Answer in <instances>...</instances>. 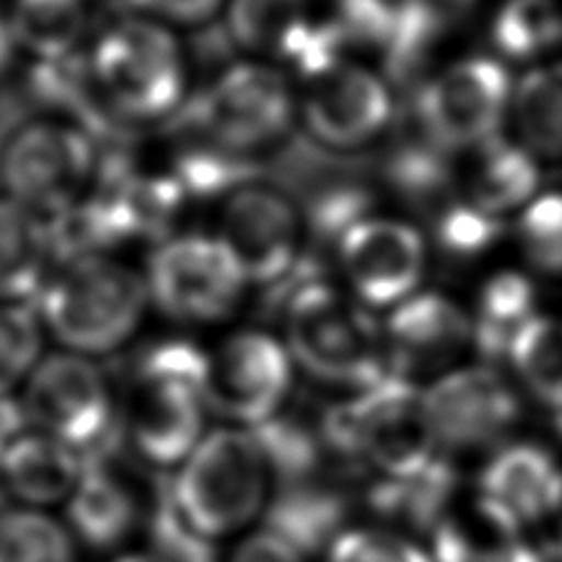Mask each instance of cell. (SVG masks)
Here are the masks:
<instances>
[{
  "mask_svg": "<svg viewBox=\"0 0 562 562\" xmlns=\"http://www.w3.org/2000/svg\"><path fill=\"white\" fill-rule=\"evenodd\" d=\"M514 82L488 57H469L435 75L419 92V124L441 150L479 148L494 140L510 114Z\"/></svg>",
  "mask_w": 562,
  "mask_h": 562,
  "instance_id": "5bb4252c",
  "label": "cell"
},
{
  "mask_svg": "<svg viewBox=\"0 0 562 562\" xmlns=\"http://www.w3.org/2000/svg\"><path fill=\"white\" fill-rule=\"evenodd\" d=\"M533 301L536 289L526 277L516 272L491 277L479 296L474 344L484 348L488 356L508 353L510 340L536 316Z\"/></svg>",
  "mask_w": 562,
  "mask_h": 562,
  "instance_id": "f546056e",
  "label": "cell"
},
{
  "mask_svg": "<svg viewBox=\"0 0 562 562\" xmlns=\"http://www.w3.org/2000/svg\"><path fill=\"white\" fill-rule=\"evenodd\" d=\"M132 13L154 18L170 27H200L215 20L229 0H126Z\"/></svg>",
  "mask_w": 562,
  "mask_h": 562,
  "instance_id": "f35d334b",
  "label": "cell"
},
{
  "mask_svg": "<svg viewBox=\"0 0 562 562\" xmlns=\"http://www.w3.org/2000/svg\"><path fill=\"white\" fill-rule=\"evenodd\" d=\"M393 116L395 99L385 77L348 57L304 79L299 94V124L334 154L373 146Z\"/></svg>",
  "mask_w": 562,
  "mask_h": 562,
  "instance_id": "4fadbf2b",
  "label": "cell"
},
{
  "mask_svg": "<svg viewBox=\"0 0 562 562\" xmlns=\"http://www.w3.org/2000/svg\"><path fill=\"white\" fill-rule=\"evenodd\" d=\"M10 25L20 49L35 59L79 53L89 27V0H15Z\"/></svg>",
  "mask_w": 562,
  "mask_h": 562,
  "instance_id": "4316f807",
  "label": "cell"
},
{
  "mask_svg": "<svg viewBox=\"0 0 562 562\" xmlns=\"http://www.w3.org/2000/svg\"><path fill=\"white\" fill-rule=\"evenodd\" d=\"M306 558L326 550L350 528V498L336 481L321 474L281 484L269 504L265 524Z\"/></svg>",
  "mask_w": 562,
  "mask_h": 562,
  "instance_id": "7402d4cb",
  "label": "cell"
},
{
  "mask_svg": "<svg viewBox=\"0 0 562 562\" xmlns=\"http://www.w3.org/2000/svg\"><path fill=\"white\" fill-rule=\"evenodd\" d=\"M429 540L431 562H536V546L479 501L469 514L451 510Z\"/></svg>",
  "mask_w": 562,
  "mask_h": 562,
  "instance_id": "cb8c5ba5",
  "label": "cell"
},
{
  "mask_svg": "<svg viewBox=\"0 0 562 562\" xmlns=\"http://www.w3.org/2000/svg\"><path fill=\"white\" fill-rule=\"evenodd\" d=\"M321 435L336 461L373 476H413L441 457L425 390L400 375L328 407Z\"/></svg>",
  "mask_w": 562,
  "mask_h": 562,
  "instance_id": "8992f818",
  "label": "cell"
},
{
  "mask_svg": "<svg viewBox=\"0 0 562 562\" xmlns=\"http://www.w3.org/2000/svg\"><path fill=\"white\" fill-rule=\"evenodd\" d=\"M144 277L150 304L176 324L193 326L220 324L233 316L249 286L245 269L217 233L160 239Z\"/></svg>",
  "mask_w": 562,
  "mask_h": 562,
  "instance_id": "30bf717a",
  "label": "cell"
},
{
  "mask_svg": "<svg viewBox=\"0 0 562 562\" xmlns=\"http://www.w3.org/2000/svg\"><path fill=\"white\" fill-rule=\"evenodd\" d=\"M518 243L540 272L562 274V193H543L524 207Z\"/></svg>",
  "mask_w": 562,
  "mask_h": 562,
  "instance_id": "e575fe53",
  "label": "cell"
},
{
  "mask_svg": "<svg viewBox=\"0 0 562 562\" xmlns=\"http://www.w3.org/2000/svg\"><path fill=\"white\" fill-rule=\"evenodd\" d=\"M536 562H562V530L546 543L536 546Z\"/></svg>",
  "mask_w": 562,
  "mask_h": 562,
  "instance_id": "7bdbcfd3",
  "label": "cell"
},
{
  "mask_svg": "<svg viewBox=\"0 0 562 562\" xmlns=\"http://www.w3.org/2000/svg\"><path fill=\"white\" fill-rule=\"evenodd\" d=\"M281 330L296 368L324 385L360 393L393 375L383 328L370 308L316 267H304L279 286Z\"/></svg>",
  "mask_w": 562,
  "mask_h": 562,
  "instance_id": "6da1fadb",
  "label": "cell"
},
{
  "mask_svg": "<svg viewBox=\"0 0 562 562\" xmlns=\"http://www.w3.org/2000/svg\"><path fill=\"white\" fill-rule=\"evenodd\" d=\"M20 400L30 427L65 441L85 459L124 445L119 400L94 358L69 350L45 356Z\"/></svg>",
  "mask_w": 562,
  "mask_h": 562,
  "instance_id": "9c48e42d",
  "label": "cell"
},
{
  "mask_svg": "<svg viewBox=\"0 0 562 562\" xmlns=\"http://www.w3.org/2000/svg\"><path fill=\"white\" fill-rule=\"evenodd\" d=\"M82 471L85 457L77 449L30 427L0 461V484L15 506L65 508Z\"/></svg>",
  "mask_w": 562,
  "mask_h": 562,
  "instance_id": "44dd1931",
  "label": "cell"
},
{
  "mask_svg": "<svg viewBox=\"0 0 562 562\" xmlns=\"http://www.w3.org/2000/svg\"><path fill=\"white\" fill-rule=\"evenodd\" d=\"M457 486L454 467L441 457L413 476H373L363 496L368 514L373 518L370 526L413 540L417 536H431L451 514Z\"/></svg>",
  "mask_w": 562,
  "mask_h": 562,
  "instance_id": "ffe728a7",
  "label": "cell"
},
{
  "mask_svg": "<svg viewBox=\"0 0 562 562\" xmlns=\"http://www.w3.org/2000/svg\"><path fill=\"white\" fill-rule=\"evenodd\" d=\"M538 186V158L518 140L494 138L479 146V158L469 176L467 200L481 213L498 220L501 215L533 203Z\"/></svg>",
  "mask_w": 562,
  "mask_h": 562,
  "instance_id": "d4e9b609",
  "label": "cell"
},
{
  "mask_svg": "<svg viewBox=\"0 0 562 562\" xmlns=\"http://www.w3.org/2000/svg\"><path fill=\"white\" fill-rule=\"evenodd\" d=\"M491 33L504 55L536 59L562 40V10L555 0H506Z\"/></svg>",
  "mask_w": 562,
  "mask_h": 562,
  "instance_id": "4dcf8cb0",
  "label": "cell"
},
{
  "mask_svg": "<svg viewBox=\"0 0 562 562\" xmlns=\"http://www.w3.org/2000/svg\"><path fill=\"white\" fill-rule=\"evenodd\" d=\"M178 119L188 136L259 164L294 132L299 97L277 67L249 59L227 65Z\"/></svg>",
  "mask_w": 562,
  "mask_h": 562,
  "instance_id": "52a82bcc",
  "label": "cell"
},
{
  "mask_svg": "<svg viewBox=\"0 0 562 562\" xmlns=\"http://www.w3.org/2000/svg\"><path fill=\"white\" fill-rule=\"evenodd\" d=\"M119 447L85 459L82 479L65 504L67 528L94 550H116L144 533L166 488L146 501L138 479L119 459Z\"/></svg>",
  "mask_w": 562,
  "mask_h": 562,
  "instance_id": "2e32d148",
  "label": "cell"
},
{
  "mask_svg": "<svg viewBox=\"0 0 562 562\" xmlns=\"http://www.w3.org/2000/svg\"><path fill=\"white\" fill-rule=\"evenodd\" d=\"M294 358L284 340L247 328L207 350L205 403L223 425L255 429L284 413L294 385Z\"/></svg>",
  "mask_w": 562,
  "mask_h": 562,
  "instance_id": "8fae6325",
  "label": "cell"
},
{
  "mask_svg": "<svg viewBox=\"0 0 562 562\" xmlns=\"http://www.w3.org/2000/svg\"><path fill=\"white\" fill-rule=\"evenodd\" d=\"M441 451H474L506 437L520 415L518 397L491 368H454L425 387Z\"/></svg>",
  "mask_w": 562,
  "mask_h": 562,
  "instance_id": "e0dca14e",
  "label": "cell"
},
{
  "mask_svg": "<svg viewBox=\"0 0 562 562\" xmlns=\"http://www.w3.org/2000/svg\"><path fill=\"white\" fill-rule=\"evenodd\" d=\"M18 49L20 47L13 33V25H10V20L5 15H0V79L10 72V67H13Z\"/></svg>",
  "mask_w": 562,
  "mask_h": 562,
  "instance_id": "b9f144b4",
  "label": "cell"
},
{
  "mask_svg": "<svg viewBox=\"0 0 562 562\" xmlns=\"http://www.w3.org/2000/svg\"><path fill=\"white\" fill-rule=\"evenodd\" d=\"M479 504L524 533L562 506V469L543 447L510 445L479 479Z\"/></svg>",
  "mask_w": 562,
  "mask_h": 562,
  "instance_id": "d6986e66",
  "label": "cell"
},
{
  "mask_svg": "<svg viewBox=\"0 0 562 562\" xmlns=\"http://www.w3.org/2000/svg\"><path fill=\"white\" fill-rule=\"evenodd\" d=\"M30 429L23 400L13 390L0 387V461L5 459L10 447Z\"/></svg>",
  "mask_w": 562,
  "mask_h": 562,
  "instance_id": "60d3db41",
  "label": "cell"
},
{
  "mask_svg": "<svg viewBox=\"0 0 562 562\" xmlns=\"http://www.w3.org/2000/svg\"><path fill=\"white\" fill-rule=\"evenodd\" d=\"M97 136L63 116L30 119L0 148L3 195L53 220L75 207L97 178Z\"/></svg>",
  "mask_w": 562,
  "mask_h": 562,
  "instance_id": "ba28073f",
  "label": "cell"
},
{
  "mask_svg": "<svg viewBox=\"0 0 562 562\" xmlns=\"http://www.w3.org/2000/svg\"><path fill=\"white\" fill-rule=\"evenodd\" d=\"M75 540L49 510L0 508V562H77Z\"/></svg>",
  "mask_w": 562,
  "mask_h": 562,
  "instance_id": "f1b7e54d",
  "label": "cell"
},
{
  "mask_svg": "<svg viewBox=\"0 0 562 562\" xmlns=\"http://www.w3.org/2000/svg\"><path fill=\"white\" fill-rule=\"evenodd\" d=\"M506 356L528 393L562 413V321L536 314L510 340Z\"/></svg>",
  "mask_w": 562,
  "mask_h": 562,
  "instance_id": "83f0119b",
  "label": "cell"
},
{
  "mask_svg": "<svg viewBox=\"0 0 562 562\" xmlns=\"http://www.w3.org/2000/svg\"><path fill=\"white\" fill-rule=\"evenodd\" d=\"M45 326L33 301L0 304V387L13 390L43 360Z\"/></svg>",
  "mask_w": 562,
  "mask_h": 562,
  "instance_id": "1f68e13d",
  "label": "cell"
},
{
  "mask_svg": "<svg viewBox=\"0 0 562 562\" xmlns=\"http://www.w3.org/2000/svg\"><path fill=\"white\" fill-rule=\"evenodd\" d=\"M439 146L397 148L387 160V178L400 193L413 200H429L447 183V168L439 158Z\"/></svg>",
  "mask_w": 562,
  "mask_h": 562,
  "instance_id": "8d00e7d4",
  "label": "cell"
},
{
  "mask_svg": "<svg viewBox=\"0 0 562 562\" xmlns=\"http://www.w3.org/2000/svg\"><path fill=\"white\" fill-rule=\"evenodd\" d=\"M324 562H431V555L413 538L363 524L350 526L326 550Z\"/></svg>",
  "mask_w": 562,
  "mask_h": 562,
  "instance_id": "d590c367",
  "label": "cell"
},
{
  "mask_svg": "<svg viewBox=\"0 0 562 562\" xmlns=\"http://www.w3.org/2000/svg\"><path fill=\"white\" fill-rule=\"evenodd\" d=\"M496 217L481 213L469 200L447 207L437 220L439 245L454 255H474L496 237Z\"/></svg>",
  "mask_w": 562,
  "mask_h": 562,
  "instance_id": "74e56055",
  "label": "cell"
},
{
  "mask_svg": "<svg viewBox=\"0 0 562 562\" xmlns=\"http://www.w3.org/2000/svg\"><path fill=\"white\" fill-rule=\"evenodd\" d=\"M217 237L233 249L249 284L279 289L306 262L304 210L262 180L223 200Z\"/></svg>",
  "mask_w": 562,
  "mask_h": 562,
  "instance_id": "7c38bea8",
  "label": "cell"
},
{
  "mask_svg": "<svg viewBox=\"0 0 562 562\" xmlns=\"http://www.w3.org/2000/svg\"><path fill=\"white\" fill-rule=\"evenodd\" d=\"M33 304L65 350L104 358L138 334L150 294L138 269L109 255H85L59 262Z\"/></svg>",
  "mask_w": 562,
  "mask_h": 562,
  "instance_id": "5b68a950",
  "label": "cell"
},
{
  "mask_svg": "<svg viewBox=\"0 0 562 562\" xmlns=\"http://www.w3.org/2000/svg\"><path fill=\"white\" fill-rule=\"evenodd\" d=\"M57 265L49 220L0 195V304L35 301Z\"/></svg>",
  "mask_w": 562,
  "mask_h": 562,
  "instance_id": "603a6c76",
  "label": "cell"
},
{
  "mask_svg": "<svg viewBox=\"0 0 562 562\" xmlns=\"http://www.w3.org/2000/svg\"><path fill=\"white\" fill-rule=\"evenodd\" d=\"M518 144L536 158H562V65L533 67L514 85Z\"/></svg>",
  "mask_w": 562,
  "mask_h": 562,
  "instance_id": "484cf974",
  "label": "cell"
},
{
  "mask_svg": "<svg viewBox=\"0 0 562 562\" xmlns=\"http://www.w3.org/2000/svg\"><path fill=\"white\" fill-rule=\"evenodd\" d=\"M144 548L154 553L160 562H223L225 555L220 553V543L198 533L193 526H188L173 506L168 494V484L160 494L158 504L150 514L144 530Z\"/></svg>",
  "mask_w": 562,
  "mask_h": 562,
  "instance_id": "836d02e7",
  "label": "cell"
},
{
  "mask_svg": "<svg viewBox=\"0 0 562 562\" xmlns=\"http://www.w3.org/2000/svg\"><path fill=\"white\" fill-rule=\"evenodd\" d=\"M112 562H160L154 553H148L146 548H138V550H126V553L116 555Z\"/></svg>",
  "mask_w": 562,
  "mask_h": 562,
  "instance_id": "ee69618b",
  "label": "cell"
},
{
  "mask_svg": "<svg viewBox=\"0 0 562 562\" xmlns=\"http://www.w3.org/2000/svg\"><path fill=\"white\" fill-rule=\"evenodd\" d=\"M560 516H562V506H560Z\"/></svg>",
  "mask_w": 562,
  "mask_h": 562,
  "instance_id": "f6af8a7d",
  "label": "cell"
},
{
  "mask_svg": "<svg viewBox=\"0 0 562 562\" xmlns=\"http://www.w3.org/2000/svg\"><path fill=\"white\" fill-rule=\"evenodd\" d=\"M306 235L324 247H338L350 229L373 215V195L360 183H330L308 200Z\"/></svg>",
  "mask_w": 562,
  "mask_h": 562,
  "instance_id": "d6a6232c",
  "label": "cell"
},
{
  "mask_svg": "<svg viewBox=\"0 0 562 562\" xmlns=\"http://www.w3.org/2000/svg\"><path fill=\"white\" fill-rule=\"evenodd\" d=\"M296 3H301V0H296Z\"/></svg>",
  "mask_w": 562,
  "mask_h": 562,
  "instance_id": "bcb514c9",
  "label": "cell"
},
{
  "mask_svg": "<svg viewBox=\"0 0 562 562\" xmlns=\"http://www.w3.org/2000/svg\"><path fill=\"white\" fill-rule=\"evenodd\" d=\"M223 562H308V558L272 528L259 526L237 538Z\"/></svg>",
  "mask_w": 562,
  "mask_h": 562,
  "instance_id": "ab89813d",
  "label": "cell"
},
{
  "mask_svg": "<svg viewBox=\"0 0 562 562\" xmlns=\"http://www.w3.org/2000/svg\"><path fill=\"white\" fill-rule=\"evenodd\" d=\"M274 491L277 476L257 431L229 425L207 429L168 481L180 518L215 543L262 526Z\"/></svg>",
  "mask_w": 562,
  "mask_h": 562,
  "instance_id": "3957f363",
  "label": "cell"
},
{
  "mask_svg": "<svg viewBox=\"0 0 562 562\" xmlns=\"http://www.w3.org/2000/svg\"><path fill=\"white\" fill-rule=\"evenodd\" d=\"M205 370L207 350L180 338L138 356L119 415L124 447L144 467L176 471L207 435Z\"/></svg>",
  "mask_w": 562,
  "mask_h": 562,
  "instance_id": "7a4b0ae2",
  "label": "cell"
},
{
  "mask_svg": "<svg viewBox=\"0 0 562 562\" xmlns=\"http://www.w3.org/2000/svg\"><path fill=\"white\" fill-rule=\"evenodd\" d=\"M385 356L393 375H445L454 360L474 344V318L437 291H417L390 308L383 326Z\"/></svg>",
  "mask_w": 562,
  "mask_h": 562,
  "instance_id": "ac0fdd59",
  "label": "cell"
},
{
  "mask_svg": "<svg viewBox=\"0 0 562 562\" xmlns=\"http://www.w3.org/2000/svg\"><path fill=\"white\" fill-rule=\"evenodd\" d=\"M340 281L368 308H395L417 294L427 272V243L415 225L370 215L334 249Z\"/></svg>",
  "mask_w": 562,
  "mask_h": 562,
  "instance_id": "9a60e30c",
  "label": "cell"
},
{
  "mask_svg": "<svg viewBox=\"0 0 562 562\" xmlns=\"http://www.w3.org/2000/svg\"><path fill=\"white\" fill-rule=\"evenodd\" d=\"M99 104L116 126L164 124L188 104V59L176 27L146 15L104 25L87 49Z\"/></svg>",
  "mask_w": 562,
  "mask_h": 562,
  "instance_id": "277c9868",
  "label": "cell"
}]
</instances>
